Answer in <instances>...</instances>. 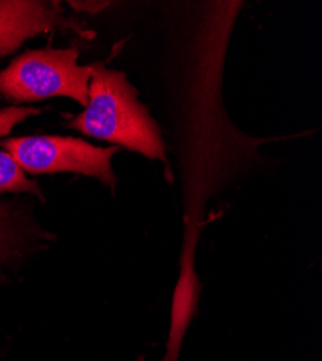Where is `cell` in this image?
<instances>
[{
  "label": "cell",
  "mask_w": 322,
  "mask_h": 361,
  "mask_svg": "<svg viewBox=\"0 0 322 361\" xmlns=\"http://www.w3.org/2000/svg\"><path fill=\"white\" fill-rule=\"evenodd\" d=\"M70 25L58 4L34 0H0V58L25 41Z\"/></svg>",
  "instance_id": "cell-4"
},
{
  "label": "cell",
  "mask_w": 322,
  "mask_h": 361,
  "mask_svg": "<svg viewBox=\"0 0 322 361\" xmlns=\"http://www.w3.org/2000/svg\"><path fill=\"white\" fill-rule=\"evenodd\" d=\"M18 231L13 214L8 205L0 202V263L12 257L18 249Z\"/></svg>",
  "instance_id": "cell-6"
},
{
  "label": "cell",
  "mask_w": 322,
  "mask_h": 361,
  "mask_svg": "<svg viewBox=\"0 0 322 361\" xmlns=\"http://www.w3.org/2000/svg\"><path fill=\"white\" fill-rule=\"evenodd\" d=\"M2 146L23 172H74L93 176L110 190L116 188L111 158L119 150L117 146L100 147L68 136H23L8 139Z\"/></svg>",
  "instance_id": "cell-3"
},
{
  "label": "cell",
  "mask_w": 322,
  "mask_h": 361,
  "mask_svg": "<svg viewBox=\"0 0 322 361\" xmlns=\"http://www.w3.org/2000/svg\"><path fill=\"white\" fill-rule=\"evenodd\" d=\"M77 48L31 49L0 71V94L16 103L68 97L85 107L93 68L78 66Z\"/></svg>",
  "instance_id": "cell-2"
},
{
  "label": "cell",
  "mask_w": 322,
  "mask_h": 361,
  "mask_svg": "<svg viewBox=\"0 0 322 361\" xmlns=\"http://www.w3.org/2000/svg\"><path fill=\"white\" fill-rule=\"evenodd\" d=\"M89 104L70 122V128L100 140L129 147L151 161L165 159L161 130L137 99V90L125 73L92 64Z\"/></svg>",
  "instance_id": "cell-1"
},
{
  "label": "cell",
  "mask_w": 322,
  "mask_h": 361,
  "mask_svg": "<svg viewBox=\"0 0 322 361\" xmlns=\"http://www.w3.org/2000/svg\"><path fill=\"white\" fill-rule=\"evenodd\" d=\"M41 111L34 107H8L0 110V137L11 133V130L25 122L27 117L38 116Z\"/></svg>",
  "instance_id": "cell-7"
},
{
  "label": "cell",
  "mask_w": 322,
  "mask_h": 361,
  "mask_svg": "<svg viewBox=\"0 0 322 361\" xmlns=\"http://www.w3.org/2000/svg\"><path fill=\"white\" fill-rule=\"evenodd\" d=\"M0 192H25L42 197L37 180L26 178L18 162L4 150H0Z\"/></svg>",
  "instance_id": "cell-5"
}]
</instances>
